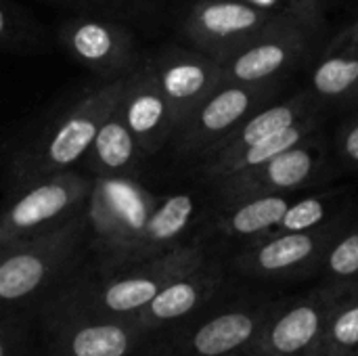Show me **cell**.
<instances>
[{
  "mask_svg": "<svg viewBox=\"0 0 358 356\" xmlns=\"http://www.w3.org/2000/svg\"><path fill=\"white\" fill-rule=\"evenodd\" d=\"M357 356H358V355H357Z\"/></svg>",
  "mask_w": 358,
  "mask_h": 356,
  "instance_id": "obj_33",
  "label": "cell"
},
{
  "mask_svg": "<svg viewBox=\"0 0 358 356\" xmlns=\"http://www.w3.org/2000/svg\"><path fill=\"white\" fill-rule=\"evenodd\" d=\"M292 201L294 195L271 193L220 204L214 227L222 237L250 243L264 235H271L279 227Z\"/></svg>",
  "mask_w": 358,
  "mask_h": 356,
  "instance_id": "obj_22",
  "label": "cell"
},
{
  "mask_svg": "<svg viewBox=\"0 0 358 356\" xmlns=\"http://www.w3.org/2000/svg\"><path fill=\"white\" fill-rule=\"evenodd\" d=\"M197 214L199 201L189 191L157 197V204L153 206L141 231L111 260L99 264V273H109L122 266L145 262L185 243V237L195 225Z\"/></svg>",
  "mask_w": 358,
  "mask_h": 356,
  "instance_id": "obj_14",
  "label": "cell"
},
{
  "mask_svg": "<svg viewBox=\"0 0 358 356\" xmlns=\"http://www.w3.org/2000/svg\"><path fill=\"white\" fill-rule=\"evenodd\" d=\"M319 130H321V113L304 118V120L296 122L294 126L285 128L283 132H279V134H275L271 138H264V141L243 149L241 153H237L233 157H227L222 162L201 164L199 166V174H201V178L206 183L214 185V183L222 180L227 176H233V174H239V172H248V170H254V168L266 164L275 155L292 149L294 145L302 143L304 138L313 136Z\"/></svg>",
  "mask_w": 358,
  "mask_h": 356,
  "instance_id": "obj_23",
  "label": "cell"
},
{
  "mask_svg": "<svg viewBox=\"0 0 358 356\" xmlns=\"http://www.w3.org/2000/svg\"><path fill=\"white\" fill-rule=\"evenodd\" d=\"M334 176V157L331 147L325 136L315 132L292 149L275 155L266 164L227 176L214 183V191L218 204H229L235 199L252 197V195H271V193H287L296 195L304 189L325 185Z\"/></svg>",
  "mask_w": 358,
  "mask_h": 356,
  "instance_id": "obj_5",
  "label": "cell"
},
{
  "mask_svg": "<svg viewBox=\"0 0 358 356\" xmlns=\"http://www.w3.org/2000/svg\"><path fill=\"white\" fill-rule=\"evenodd\" d=\"M157 197L134 183V176L94 178L88 199L90 245L99 254V264L111 260L149 218Z\"/></svg>",
  "mask_w": 358,
  "mask_h": 356,
  "instance_id": "obj_9",
  "label": "cell"
},
{
  "mask_svg": "<svg viewBox=\"0 0 358 356\" xmlns=\"http://www.w3.org/2000/svg\"><path fill=\"white\" fill-rule=\"evenodd\" d=\"M145 157L147 155L143 153L138 141L128 130L120 113L113 109V113L103 122L92 145L88 147L80 170H84L92 178H124L134 176Z\"/></svg>",
  "mask_w": 358,
  "mask_h": 356,
  "instance_id": "obj_21",
  "label": "cell"
},
{
  "mask_svg": "<svg viewBox=\"0 0 358 356\" xmlns=\"http://www.w3.org/2000/svg\"><path fill=\"white\" fill-rule=\"evenodd\" d=\"M65 2H73L84 8H117V6L134 4L136 0H65Z\"/></svg>",
  "mask_w": 358,
  "mask_h": 356,
  "instance_id": "obj_30",
  "label": "cell"
},
{
  "mask_svg": "<svg viewBox=\"0 0 358 356\" xmlns=\"http://www.w3.org/2000/svg\"><path fill=\"white\" fill-rule=\"evenodd\" d=\"M115 111L134 134L147 157L159 153L166 145H170L176 130V120L145 59L128 76L124 94Z\"/></svg>",
  "mask_w": 358,
  "mask_h": 356,
  "instance_id": "obj_15",
  "label": "cell"
},
{
  "mask_svg": "<svg viewBox=\"0 0 358 356\" xmlns=\"http://www.w3.org/2000/svg\"><path fill=\"white\" fill-rule=\"evenodd\" d=\"M0 356H15V340L8 325L0 323Z\"/></svg>",
  "mask_w": 358,
  "mask_h": 356,
  "instance_id": "obj_31",
  "label": "cell"
},
{
  "mask_svg": "<svg viewBox=\"0 0 358 356\" xmlns=\"http://www.w3.org/2000/svg\"><path fill=\"white\" fill-rule=\"evenodd\" d=\"M348 212L346 191L344 189H325L308 193L306 197H298L289 204L285 216L273 233L285 231H310L319 229L338 216Z\"/></svg>",
  "mask_w": 358,
  "mask_h": 356,
  "instance_id": "obj_25",
  "label": "cell"
},
{
  "mask_svg": "<svg viewBox=\"0 0 358 356\" xmlns=\"http://www.w3.org/2000/svg\"><path fill=\"white\" fill-rule=\"evenodd\" d=\"M145 63L166 97L176 126L222 84V63L195 46H166L145 57Z\"/></svg>",
  "mask_w": 358,
  "mask_h": 356,
  "instance_id": "obj_13",
  "label": "cell"
},
{
  "mask_svg": "<svg viewBox=\"0 0 358 356\" xmlns=\"http://www.w3.org/2000/svg\"><path fill=\"white\" fill-rule=\"evenodd\" d=\"M243 2L285 19L310 23L317 27L323 25V0H243Z\"/></svg>",
  "mask_w": 358,
  "mask_h": 356,
  "instance_id": "obj_28",
  "label": "cell"
},
{
  "mask_svg": "<svg viewBox=\"0 0 358 356\" xmlns=\"http://www.w3.org/2000/svg\"><path fill=\"white\" fill-rule=\"evenodd\" d=\"M92 176L67 170L10 187L0 204V245L55 231L88 208Z\"/></svg>",
  "mask_w": 358,
  "mask_h": 356,
  "instance_id": "obj_4",
  "label": "cell"
},
{
  "mask_svg": "<svg viewBox=\"0 0 358 356\" xmlns=\"http://www.w3.org/2000/svg\"><path fill=\"white\" fill-rule=\"evenodd\" d=\"M350 212L336 220L310 231L271 233L243 245L235 256L233 266L237 273L256 279H279L306 275L321 266V260L334 237L346 227Z\"/></svg>",
  "mask_w": 358,
  "mask_h": 356,
  "instance_id": "obj_10",
  "label": "cell"
},
{
  "mask_svg": "<svg viewBox=\"0 0 358 356\" xmlns=\"http://www.w3.org/2000/svg\"><path fill=\"white\" fill-rule=\"evenodd\" d=\"M59 42L67 57L103 82L130 76L145 59L126 25L92 13L65 17L59 25Z\"/></svg>",
  "mask_w": 358,
  "mask_h": 356,
  "instance_id": "obj_8",
  "label": "cell"
},
{
  "mask_svg": "<svg viewBox=\"0 0 358 356\" xmlns=\"http://www.w3.org/2000/svg\"><path fill=\"white\" fill-rule=\"evenodd\" d=\"M308 90L321 107H358V19L315 61Z\"/></svg>",
  "mask_w": 358,
  "mask_h": 356,
  "instance_id": "obj_17",
  "label": "cell"
},
{
  "mask_svg": "<svg viewBox=\"0 0 358 356\" xmlns=\"http://www.w3.org/2000/svg\"><path fill=\"white\" fill-rule=\"evenodd\" d=\"M273 308V304H264L222 311L191 334L187 350L193 356H233L241 350H250Z\"/></svg>",
  "mask_w": 358,
  "mask_h": 356,
  "instance_id": "obj_19",
  "label": "cell"
},
{
  "mask_svg": "<svg viewBox=\"0 0 358 356\" xmlns=\"http://www.w3.org/2000/svg\"><path fill=\"white\" fill-rule=\"evenodd\" d=\"M321 27L283 21L220 59L222 84H283L315 48Z\"/></svg>",
  "mask_w": 358,
  "mask_h": 356,
  "instance_id": "obj_7",
  "label": "cell"
},
{
  "mask_svg": "<svg viewBox=\"0 0 358 356\" xmlns=\"http://www.w3.org/2000/svg\"><path fill=\"white\" fill-rule=\"evenodd\" d=\"M40 38L38 25L23 10L0 0V50L36 48Z\"/></svg>",
  "mask_w": 358,
  "mask_h": 356,
  "instance_id": "obj_27",
  "label": "cell"
},
{
  "mask_svg": "<svg viewBox=\"0 0 358 356\" xmlns=\"http://www.w3.org/2000/svg\"><path fill=\"white\" fill-rule=\"evenodd\" d=\"M321 113L319 101L310 94V90H300L283 101H271L264 107L256 109L250 118H245L229 136H224L218 145H214L199 162H222L241 153L243 149L271 138L285 128L294 126L296 122Z\"/></svg>",
  "mask_w": 358,
  "mask_h": 356,
  "instance_id": "obj_16",
  "label": "cell"
},
{
  "mask_svg": "<svg viewBox=\"0 0 358 356\" xmlns=\"http://www.w3.org/2000/svg\"><path fill=\"white\" fill-rule=\"evenodd\" d=\"M329 283H355L358 279V220L346 227L329 243L321 266Z\"/></svg>",
  "mask_w": 358,
  "mask_h": 356,
  "instance_id": "obj_26",
  "label": "cell"
},
{
  "mask_svg": "<svg viewBox=\"0 0 358 356\" xmlns=\"http://www.w3.org/2000/svg\"><path fill=\"white\" fill-rule=\"evenodd\" d=\"M88 245L86 210L55 231L0 245V306L27 302L65 279Z\"/></svg>",
  "mask_w": 358,
  "mask_h": 356,
  "instance_id": "obj_3",
  "label": "cell"
},
{
  "mask_svg": "<svg viewBox=\"0 0 358 356\" xmlns=\"http://www.w3.org/2000/svg\"><path fill=\"white\" fill-rule=\"evenodd\" d=\"M224 281V271L218 262L206 260L197 269L170 281L157 292V296L134 317L141 327L155 329L174 321H180L199 311Z\"/></svg>",
  "mask_w": 358,
  "mask_h": 356,
  "instance_id": "obj_18",
  "label": "cell"
},
{
  "mask_svg": "<svg viewBox=\"0 0 358 356\" xmlns=\"http://www.w3.org/2000/svg\"><path fill=\"white\" fill-rule=\"evenodd\" d=\"M331 151L344 168L358 170V111L340 124Z\"/></svg>",
  "mask_w": 358,
  "mask_h": 356,
  "instance_id": "obj_29",
  "label": "cell"
},
{
  "mask_svg": "<svg viewBox=\"0 0 358 356\" xmlns=\"http://www.w3.org/2000/svg\"><path fill=\"white\" fill-rule=\"evenodd\" d=\"M348 283H329L273 308L252 350L268 356H310Z\"/></svg>",
  "mask_w": 358,
  "mask_h": 356,
  "instance_id": "obj_12",
  "label": "cell"
},
{
  "mask_svg": "<svg viewBox=\"0 0 358 356\" xmlns=\"http://www.w3.org/2000/svg\"><path fill=\"white\" fill-rule=\"evenodd\" d=\"M358 355V285L348 283L310 356Z\"/></svg>",
  "mask_w": 358,
  "mask_h": 356,
  "instance_id": "obj_24",
  "label": "cell"
},
{
  "mask_svg": "<svg viewBox=\"0 0 358 356\" xmlns=\"http://www.w3.org/2000/svg\"><path fill=\"white\" fill-rule=\"evenodd\" d=\"M55 356H128L145 327L136 319H65Z\"/></svg>",
  "mask_w": 358,
  "mask_h": 356,
  "instance_id": "obj_20",
  "label": "cell"
},
{
  "mask_svg": "<svg viewBox=\"0 0 358 356\" xmlns=\"http://www.w3.org/2000/svg\"><path fill=\"white\" fill-rule=\"evenodd\" d=\"M233 356H268V355H262V353H258V350H252V348H250V350H248L245 355L237 353V355H233Z\"/></svg>",
  "mask_w": 358,
  "mask_h": 356,
  "instance_id": "obj_32",
  "label": "cell"
},
{
  "mask_svg": "<svg viewBox=\"0 0 358 356\" xmlns=\"http://www.w3.org/2000/svg\"><path fill=\"white\" fill-rule=\"evenodd\" d=\"M283 21L294 19L266 13L243 0H197L182 21V34L191 46L224 59Z\"/></svg>",
  "mask_w": 358,
  "mask_h": 356,
  "instance_id": "obj_11",
  "label": "cell"
},
{
  "mask_svg": "<svg viewBox=\"0 0 358 356\" xmlns=\"http://www.w3.org/2000/svg\"><path fill=\"white\" fill-rule=\"evenodd\" d=\"M126 82L128 76L105 82L101 80L48 120L15 153L10 164L13 187L80 168L99 128L117 107Z\"/></svg>",
  "mask_w": 358,
  "mask_h": 356,
  "instance_id": "obj_2",
  "label": "cell"
},
{
  "mask_svg": "<svg viewBox=\"0 0 358 356\" xmlns=\"http://www.w3.org/2000/svg\"><path fill=\"white\" fill-rule=\"evenodd\" d=\"M283 84H220L174 130L172 149L182 159H201L256 109L275 101Z\"/></svg>",
  "mask_w": 358,
  "mask_h": 356,
  "instance_id": "obj_6",
  "label": "cell"
},
{
  "mask_svg": "<svg viewBox=\"0 0 358 356\" xmlns=\"http://www.w3.org/2000/svg\"><path fill=\"white\" fill-rule=\"evenodd\" d=\"M208 260L201 241H185L138 264L67 285L57 298L65 319H134L162 287Z\"/></svg>",
  "mask_w": 358,
  "mask_h": 356,
  "instance_id": "obj_1",
  "label": "cell"
}]
</instances>
